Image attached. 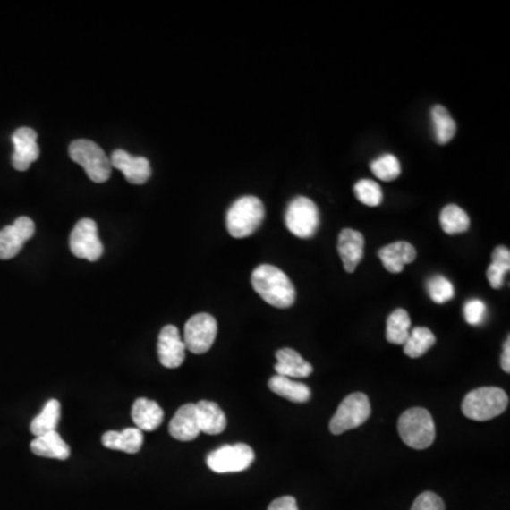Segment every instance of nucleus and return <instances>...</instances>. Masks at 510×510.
<instances>
[{"label":"nucleus","mask_w":510,"mask_h":510,"mask_svg":"<svg viewBox=\"0 0 510 510\" xmlns=\"http://www.w3.org/2000/svg\"><path fill=\"white\" fill-rule=\"evenodd\" d=\"M502 369L510 373V337L505 342L504 354H502Z\"/></svg>","instance_id":"obj_36"},{"label":"nucleus","mask_w":510,"mask_h":510,"mask_svg":"<svg viewBox=\"0 0 510 510\" xmlns=\"http://www.w3.org/2000/svg\"><path fill=\"white\" fill-rule=\"evenodd\" d=\"M398 434L410 448L427 449L436 439V424L429 410L410 408L398 420Z\"/></svg>","instance_id":"obj_2"},{"label":"nucleus","mask_w":510,"mask_h":510,"mask_svg":"<svg viewBox=\"0 0 510 510\" xmlns=\"http://www.w3.org/2000/svg\"><path fill=\"white\" fill-rule=\"evenodd\" d=\"M337 251H339L340 259L344 262V271L352 274L363 259V234L352 228H344L340 232L339 240H337Z\"/></svg>","instance_id":"obj_15"},{"label":"nucleus","mask_w":510,"mask_h":510,"mask_svg":"<svg viewBox=\"0 0 510 510\" xmlns=\"http://www.w3.org/2000/svg\"><path fill=\"white\" fill-rule=\"evenodd\" d=\"M132 420L140 431H155L164 421V410L148 398H138L133 403Z\"/></svg>","instance_id":"obj_19"},{"label":"nucleus","mask_w":510,"mask_h":510,"mask_svg":"<svg viewBox=\"0 0 510 510\" xmlns=\"http://www.w3.org/2000/svg\"><path fill=\"white\" fill-rule=\"evenodd\" d=\"M255 454L247 444L223 446L208 454V466L216 473L242 472L254 463Z\"/></svg>","instance_id":"obj_8"},{"label":"nucleus","mask_w":510,"mask_h":510,"mask_svg":"<svg viewBox=\"0 0 510 510\" xmlns=\"http://www.w3.org/2000/svg\"><path fill=\"white\" fill-rule=\"evenodd\" d=\"M68 155L75 164L84 167L89 179L96 183H104L111 176V160L96 142L77 140L68 148Z\"/></svg>","instance_id":"obj_5"},{"label":"nucleus","mask_w":510,"mask_h":510,"mask_svg":"<svg viewBox=\"0 0 510 510\" xmlns=\"http://www.w3.org/2000/svg\"><path fill=\"white\" fill-rule=\"evenodd\" d=\"M371 414L370 402L364 393H352L340 403L337 412L330 420L329 429L335 436L357 429L368 421Z\"/></svg>","instance_id":"obj_6"},{"label":"nucleus","mask_w":510,"mask_h":510,"mask_svg":"<svg viewBox=\"0 0 510 510\" xmlns=\"http://www.w3.org/2000/svg\"><path fill=\"white\" fill-rule=\"evenodd\" d=\"M170 436L179 441H193L200 434L196 404H184L177 410L169 424Z\"/></svg>","instance_id":"obj_16"},{"label":"nucleus","mask_w":510,"mask_h":510,"mask_svg":"<svg viewBox=\"0 0 510 510\" xmlns=\"http://www.w3.org/2000/svg\"><path fill=\"white\" fill-rule=\"evenodd\" d=\"M412 510H446V505L437 493L422 492L414 500Z\"/></svg>","instance_id":"obj_34"},{"label":"nucleus","mask_w":510,"mask_h":510,"mask_svg":"<svg viewBox=\"0 0 510 510\" xmlns=\"http://www.w3.org/2000/svg\"><path fill=\"white\" fill-rule=\"evenodd\" d=\"M268 387L272 393L286 398L289 402L298 403V404L310 402V395H312L310 388L301 383V381L284 378V376H278V374L269 378Z\"/></svg>","instance_id":"obj_23"},{"label":"nucleus","mask_w":510,"mask_h":510,"mask_svg":"<svg viewBox=\"0 0 510 510\" xmlns=\"http://www.w3.org/2000/svg\"><path fill=\"white\" fill-rule=\"evenodd\" d=\"M427 291H429V298L436 303L448 302L455 295L453 284L442 276H431L427 283Z\"/></svg>","instance_id":"obj_32"},{"label":"nucleus","mask_w":510,"mask_h":510,"mask_svg":"<svg viewBox=\"0 0 510 510\" xmlns=\"http://www.w3.org/2000/svg\"><path fill=\"white\" fill-rule=\"evenodd\" d=\"M142 444V431L136 427L135 429H125L123 431H108L102 436V446L126 454L140 453Z\"/></svg>","instance_id":"obj_21"},{"label":"nucleus","mask_w":510,"mask_h":510,"mask_svg":"<svg viewBox=\"0 0 510 510\" xmlns=\"http://www.w3.org/2000/svg\"><path fill=\"white\" fill-rule=\"evenodd\" d=\"M410 327H412V319L407 310H395L390 313L387 318V327H386V337L388 342L393 344H404L410 335Z\"/></svg>","instance_id":"obj_28"},{"label":"nucleus","mask_w":510,"mask_h":510,"mask_svg":"<svg viewBox=\"0 0 510 510\" xmlns=\"http://www.w3.org/2000/svg\"><path fill=\"white\" fill-rule=\"evenodd\" d=\"M36 227L31 218L19 217L13 225L0 230V259H11L23 249L24 242L33 237Z\"/></svg>","instance_id":"obj_11"},{"label":"nucleus","mask_w":510,"mask_h":510,"mask_svg":"<svg viewBox=\"0 0 510 510\" xmlns=\"http://www.w3.org/2000/svg\"><path fill=\"white\" fill-rule=\"evenodd\" d=\"M285 225L289 232L296 237H312L319 227V210L317 204L303 196L293 199L286 208Z\"/></svg>","instance_id":"obj_7"},{"label":"nucleus","mask_w":510,"mask_h":510,"mask_svg":"<svg viewBox=\"0 0 510 510\" xmlns=\"http://www.w3.org/2000/svg\"><path fill=\"white\" fill-rule=\"evenodd\" d=\"M62 414V405L57 400H48L40 414L31 421L30 431L34 437L45 436L47 432L55 431Z\"/></svg>","instance_id":"obj_24"},{"label":"nucleus","mask_w":510,"mask_h":510,"mask_svg":"<svg viewBox=\"0 0 510 510\" xmlns=\"http://www.w3.org/2000/svg\"><path fill=\"white\" fill-rule=\"evenodd\" d=\"M70 250L77 259L98 261L104 245L98 237V227L91 218H81L70 234Z\"/></svg>","instance_id":"obj_10"},{"label":"nucleus","mask_w":510,"mask_h":510,"mask_svg":"<svg viewBox=\"0 0 510 510\" xmlns=\"http://www.w3.org/2000/svg\"><path fill=\"white\" fill-rule=\"evenodd\" d=\"M276 371L278 376H284L288 378H310L312 374V364L301 356L298 352L293 349H281L276 352Z\"/></svg>","instance_id":"obj_18"},{"label":"nucleus","mask_w":510,"mask_h":510,"mask_svg":"<svg viewBox=\"0 0 510 510\" xmlns=\"http://www.w3.org/2000/svg\"><path fill=\"white\" fill-rule=\"evenodd\" d=\"M266 218V208L255 196H244L233 204L227 213L225 225L228 233L234 238L254 234Z\"/></svg>","instance_id":"obj_3"},{"label":"nucleus","mask_w":510,"mask_h":510,"mask_svg":"<svg viewBox=\"0 0 510 510\" xmlns=\"http://www.w3.org/2000/svg\"><path fill=\"white\" fill-rule=\"evenodd\" d=\"M14 152L12 164L19 172H24L40 157V148L38 145V133L31 128H19L12 136Z\"/></svg>","instance_id":"obj_13"},{"label":"nucleus","mask_w":510,"mask_h":510,"mask_svg":"<svg viewBox=\"0 0 510 510\" xmlns=\"http://www.w3.org/2000/svg\"><path fill=\"white\" fill-rule=\"evenodd\" d=\"M485 315H487V305L480 300L468 301L463 306V317H465L466 322L472 327L482 325Z\"/></svg>","instance_id":"obj_33"},{"label":"nucleus","mask_w":510,"mask_h":510,"mask_svg":"<svg viewBox=\"0 0 510 510\" xmlns=\"http://www.w3.org/2000/svg\"><path fill=\"white\" fill-rule=\"evenodd\" d=\"M370 169L374 176L383 182L395 181L402 174L400 160L391 153H386L383 157L373 160L370 164Z\"/></svg>","instance_id":"obj_30"},{"label":"nucleus","mask_w":510,"mask_h":510,"mask_svg":"<svg viewBox=\"0 0 510 510\" xmlns=\"http://www.w3.org/2000/svg\"><path fill=\"white\" fill-rule=\"evenodd\" d=\"M509 397L502 388L480 387L471 391L463 398V412L466 419L488 421L505 412Z\"/></svg>","instance_id":"obj_4"},{"label":"nucleus","mask_w":510,"mask_h":510,"mask_svg":"<svg viewBox=\"0 0 510 510\" xmlns=\"http://www.w3.org/2000/svg\"><path fill=\"white\" fill-rule=\"evenodd\" d=\"M432 123L436 130V140L439 145H446L451 142L456 133V123L453 116L449 115L446 108L442 106H436L431 111Z\"/></svg>","instance_id":"obj_29"},{"label":"nucleus","mask_w":510,"mask_h":510,"mask_svg":"<svg viewBox=\"0 0 510 510\" xmlns=\"http://www.w3.org/2000/svg\"><path fill=\"white\" fill-rule=\"evenodd\" d=\"M217 336V320L208 313H198L184 325V346L194 354L210 351Z\"/></svg>","instance_id":"obj_9"},{"label":"nucleus","mask_w":510,"mask_h":510,"mask_svg":"<svg viewBox=\"0 0 510 510\" xmlns=\"http://www.w3.org/2000/svg\"><path fill=\"white\" fill-rule=\"evenodd\" d=\"M378 259L383 262V266L391 274H398L404 269V267L417 259V251L414 245L407 242H397L386 245L378 251Z\"/></svg>","instance_id":"obj_17"},{"label":"nucleus","mask_w":510,"mask_h":510,"mask_svg":"<svg viewBox=\"0 0 510 510\" xmlns=\"http://www.w3.org/2000/svg\"><path fill=\"white\" fill-rule=\"evenodd\" d=\"M354 193L356 198L370 208H378L383 201V191L380 184L369 179H361L354 184Z\"/></svg>","instance_id":"obj_31"},{"label":"nucleus","mask_w":510,"mask_h":510,"mask_svg":"<svg viewBox=\"0 0 510 510\" xmlns=\"http://www.w3.org/2000/svg\"><path fill=\"white\" fill-rule=\"evenodd\" d=\"M157 356L162 366L167 369L181 368L186 359V346L174 325H167L160 330L157 339Z\"/></svg>","instance_id":"obj_12"},{"label":"nucleus","mask_w":510,"mask_h":510,"mask_svg":"<svg viewBox=\"0 0 510 510\" xmlns=\"http://www.w3.org/2000/svg\"><path fill=\"white\" fill-rule=\"evenodd\" d=\"M252 288L269 305L285 310L295 303L296 291L293 281L278 267L262 264L252 271Z\"/></svg>","instance_id":"obj_1"},{"label":"nucleus","mask_w":510,"mask_h":510,"mask_svg":"<svg viewBox=\"0 0 510 510\" xmlns=\"http://www.w3.org/2000/svg\"><path fill=\"white\" fill-rule=\"evenodd\" d=\"M31 453L45 458L64 461L70 456V446L63 441L57 431H51L45 436L36 437L30 444Z\"/></svg>","instance_id":"obj_22"},{"label":"nucleus","mask_w":510,"mask_h":510,"mask_svg":"<svg viewBox=\"0 0 510 510\" xmlns=\"http://www.w3.org/2000/svg\"><path fill=\"white\" fill-rule=\"evenodd\" d=\"M109 160H111V166L121 170L130 183L143 184L149 181L152 169H150V162L147 157H132L126 150L116 149L114 150Z\"/></svg>","instance_id":"obj_14"},{"label":"nucleus","mask_w":510,"mask_h":510,"mask_svg":"<svg viewBox=\"0 0 510 510\" xmlns=\"http://www.w3.org/2000/svg\"><path fill=\"white\" fill-rule=\"evenodd\" d=\"M267 510H300L293 497H281L274 500Z\"/></svg>","instance_id":"obj_35"},{"label":"nucleus","mask_w":510,"mask_h":510,"mask_svg":"<svg viewBox=\"0 0 510 510\" xmlns=\"http://www.w3.org/2000/svg\"><path fill=\"white\" fill-rule=\"evenodd\" d=\"M439 223L442 230L451 235L465 233L471 225L470 216L455 204H448L442 208Z\"/></svg>","instance_id":"obj_26"},{"label":"nucleus","mask_w":510,"mask_h":510,"mask_svg":"<svg viewBox=\"0 0 510 510\" xmlns=\"http://www.w3.org/2000/svg\"><path fill=\"white\" fill-rule=\"evenodd\" d=\"M200 432L208 436H217L227 427L225 412L216 403L201 400L196 404Z\"/></svg>","instance_id":"obj_20"},{"label":"nucleus","mask_w":510,"mask_h":510,"mask_svg":"<svg viewBox=\"0 0 510 510\" xmlns=\"http://www.w3.org/2000/svg\"><path fill=\"white\" fill-rule=\"evenodd\" d=\"M510 269V251L507 247L499 245L492 252V264L487 271L488 281L493 289L504 286L505 276Z\"/></svg>","instance_id":"obj_27"},{"label":"nucleus","mask_w":510,"mask_h":510,"mask_svg":"<svg viewBox=\"0 0 510 510\" xmlns=\"http://www.w3.org/2000/svg\"><path fill=\"white\" fill-rule=\"evenodd\" d=\"M436 336L429 327H414L408 335L403 347H404V353L408 357L417 359V357H421L422 354L427 353L436 344Z\"/></svg>","instance_id":"obj_25"}]
</instances>
